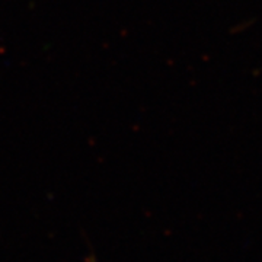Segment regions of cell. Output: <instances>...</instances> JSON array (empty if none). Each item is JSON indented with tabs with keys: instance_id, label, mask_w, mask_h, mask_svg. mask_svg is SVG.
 I'll return each instance as SVG.
<instances>
[]
</instances>
